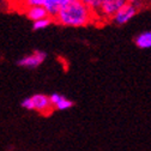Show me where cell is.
<instances>
[{
    "label": "cell",
    "instance_id": "cell-10",
    "mask_svg": "<svg viewBox=\"0 0 151 151\" xmlns=\"http://www.w3.org/2000/svg\"><path fill=\"white\" fill-rule=\"evenodd\" d=\"M50 23H52V18L46 17L43 19H39V21L32 22V28H34V30H42V29H46L47 27H49Z\"/></svg>",
    "mask_w": 151,
    "mask_h": 151
},
{
    "label": "cell",
    "instance_id": "cell-11",
    "mask_svg": "<svg viewBox=\"0 0 151 151\" xmlns=\"http://www.w3.org/2000/svg\"><path fill=\"white\" fill-rule=\"evenodd\" d=\"M83 4L86 5L93 13L97 16L99 13V10H100V6H101V1L102 0H82Z\"/></svg>",
    "mask_w": 151,
    "mask_h": 151
},
{
    "label": "cell",
    "instance_id": "cell-1",
    "mask_svg": "<svg viewBox=\"0 0 151 151\" xmlns=\"http://www.w3.org/2000/svg\"><path fill=\"white\" fill-rule=\"evenodd\" d=\"M96 14L82 0H68L55 16V21L64 27L78 28L89 24Z\"/></svg>",
    "mask_w": 151,
    "mask_h": 151
},
{
    "label": "cell",
    "instance_id": "cell-2",
    "mask_svg": "<svg viewBox=\"0 0 151 151\" xmlns=\"http://www.w3.org/2000/svg\"><path fill=\"white\" fill-rule=\"evenodd\" d=\"M126 4L127 0H102L97 16L102 18H113Z\"/></svg>",
    "mask_w": 151,
    "mask_h": 151
},
{
    "label": "cell",
    "instance_id": "cell-4",
    "mask_svg": "<svg viewBox=\"0 0 151 151\" xmlns=\"http://www.w3.org/2000/svg\"><path fill=\"white\" fill-rule=\"evenodd\" d=\"M137 12H138V7L131 5V4H126L113 17V22L118 25H124V24L128 23L132 18L137 14Z\"/></svg>",
    "mask_w": 151,
    "mask_h": 151
},
{
    "label": "cell",
    "instance_id": "cell-3",
    "mask_svg": "<svg viewBox=\"0 0 151 151\" xmlns=\"http://www.w3.org/2000/svg\"><path fill=\"white\" fill-rule=\"evenodd\" d=\"M47 58V53L43 50H35L31 54H28L17 61V65L24 68H36L43 64Z\"/></svg>",
    "mask_w": 151,
    "mask_h": 151
},
{
    "label": "cell",
    "instance_id": "cell-14",
    "mask_svg": "<svg viewBox=\"0 0 151 151\" xmlns=\"http://www.w3.org/2000/svg\"><path fill=\"white\" fill-rule=\"evenodd\" d=\"M143 1L144 0H127V4H131V5L138 7V6H140L143 4Z\"/></svg>",
    "mask_w": 151,
    "mask_h": 151
},
{
    "label": "cell",
    "instance_id": "cell-7",
    "mask_svg": "<svg viewBox=\"0 0 151 151\" xmlns=\"http://www.w3.org/2000/svg\"><path fill=\"white\" fill-rule=\"evenodd\" d=\"M27 17L30 21L35 22L39 19H43L46 17H49V14L43 6H29L27 9Z\"/></svg>",
    "mask_w": 151,
    "mask_h": 151
},
{
    "label": "cell",
    "instance_id": "cell-6",
    "mask_svg": "<svg viewBox=\"0 0 151 151\" xmlns=\"http://www.w3.org/2000/svg\"><path fill=\"white\" fill-rule=\"evenodd\" d=\"M50 97V102L53 104V108L58 109V110H67L73 107V102L68 99H66L64 95L59 92H53Z\"/></svg>",
    "mask_w": 151,
    "mask_h": 151
},
{
    "label": "cell",
    "instance_id": "cell-13",
    "mask_svg": "<svg viewBox=\"0 0 151 151\" xmlns=\"http://www.w3.org/2000/svg\"><path fill=\"white\" fill-rule=\"evenodd\" d=\"M27 6H43L45 0H24Z\"/></svg>",
    "mask_w": 151,
    "mask_h": 151
},
{
    "label": "cell",
    "instance_id": "cell-8",
    "mask_svg": "<svg viewBox=\"0 0 151 151\" xmlns=\"http://www.w3.org/2000/svg\"><path fill=\"white\" fill-rule=\"evenodd\" d=\"M68 0H45V4L43 7L47 10L49 16L55 17L56 13L59 12V10L61 9V6L64 4H66Z\"/></svg>",
    "mask_w": 151,
    "mask_h": 151
},
{
    "label": "cell",
    "instance_id": "cell-12",
    "mask_svg": "<svg viewBox=\"0 0 151 151\" xmlns=\"http://www.w3.org/2000/svg\"><path fill=\"white\" fill-rule=\"evenodd\" d=\"M21 107L27 109V110H34V106H32V100L31 97H25L22 100L21 102Z\"/></svg>",
    "mask_w": 151,
    "mask_h": 151
},
{
    "label": "cell",
    "instance_id": "cell-9",
    "mask_svg": "<svg viewBox=\"0 0 151 151\" xmlns=\"http://www.w3.org/2000/svg\"><path fill=\"white\" fill-rule=\"evenodd\" d=\"M134 43L140 49H150L151 48V31L140 32L134 40Z\"/></svg>",
    "mask_w": 151,
    "mask_h": 151
},
{
    "label": "cell",
    "instance_id": "cell-5",
    "mask_svg": "<svg viewBox=\"0 0 151 151\" xmlns=\"http://www.w3.org/2000/svg\"><path fill=\"white\" fill-rule=\"evenodd\" d=\"M32 100V106H34V110L42 113V114H48L50 113L53 104L50 102V97L45 95V93H35L31 96Z\"/></svg>",
    "mask_w": 151,
    "mask_h": 151
}]
</instances>
